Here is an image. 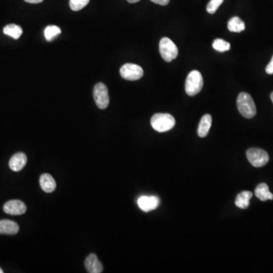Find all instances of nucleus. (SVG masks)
<instances>
[{
  "label": "nucleus",
  "instance_id": "obj_1",
  "mask_svg": "<svg viewBox=\"0 0 273 273\" xmlns=\"http://www.w3.org/2000/svg\"><path fill=\"white\" fill-rule=\"evenodd\" d=\"M237 106L241 116L246 119H252L257 114V108L252 96L245 92L237 96Z\"/></svg>",
  "mask_w": 273,
  "mask_h": 273
},
{
  "label": "nucleus",
  "instance_id": "obj_2",
  "mask_svg": "<svg viewBox=\"0 0 273 273\" xmlns=\"http://www.w3.org/2000/svg\"><path fill=\"white\" fill-rule=\"evenodd\" d=\"M150 123L155 131L163 133L175 127L176 119L169 113H156L152 116Z\"/></svg>",
  "mask_w": 273,
  "mask_h": 273
},
{
  "label": "nucleus",
  "instance_id": "obj_3",
  "mask_svg": "<svg viewBox=\"0 0 273 273\" xmlns=\"http://www.w3.org/2000/svg\"><path fill=\"white\" fill-rule=\"evenodd\" d=\"M203 87V79L201 73L193 70L187 75L185 82V91L188 96H193L200 93Z\"/></svg>",
  "mask_w": 273,
  "mask_h": 273
},
{
  "label": "nucleus",
  "instance_id": "obj_4",
  "mask_svg": "<svg viewBox=\"0 0 273 273\" xmlns=\"http://www.w3.org/2000/svg\"><path fill=\"white\" fill-rule=\"evenodd\" d=\"M159 52L162 58L167 62L174 60L179 55L177 46L168 38H162L159 42Z\"/></svg>",
  "mask_w": 273,
  "mask_h": 273
},
{
  "label": "nucleus",
  "instance_id": "obj_5",
  "mask_svg": "<svg viewBox=\"0 0 273 273\" xmlns=\"http://www.w3.org/2000/svg\"><path fill=\"white\" fill-rule=\"evenodd\" d=\"M246 154L248 161L254 167H263L270 160V156L267 152L260 148H250L247 150Z\"/></svg>",
  "mask_w": 273,
  "mask_h": 273
},
{
  "label": "nucleus",
  "instance_id": "obj_6",
  "mask_svg": "<svg viewBox=\"0 0 273 273\" xmlns=\"http://www.w3.org/2000/svg\"><path fill=\"white\" fill-rule=\"evenodd\" d=\"M93 99L96 106L100 109H105L109 106V96L107 87L103 83H98L93 88Z\"/></svg>",
  "mask_w": 273,
  "mask_h": 273
},
{
  "label": "nucleus",
  "instance_id": "obj_7",
  "mask_svg": "<svg viewBox=\"0 0 273 273\" xmlns=\"http://www.w3.org/2000/svg\"><path fill=\"white\" fill-rule=\"evenodd\" d=\"M120 75L124 79L128 81H137L143 75V70L141 67L136 64H125L120 68Z\"/></svg>",
  "mask_w": 273,
  "mask_h": 273
},
{
  "label": "nucleus",
  "instance_id": "obj_8",
  "mask_svg": "<svg viewBox=\"0 0 273 273\" xmlns=\"http://www.w3.org/2000/svg\"><path fill=\"white\" fill-rule=\"evenodd\" d=\"M3 211L11 216H21L26 213L27 207L21 200H9L4 204Z\"/></svg>",
  "mask_w": 273,
  "mask_h": 273
},
{
  "label": "nucleus",
  "instance_id": "obj_9",
  "mask_svg": "<svg viewBox=\"0 0 273 273\" xmlns=\"http://www.w3.org/2000/svg\"><path fill=\"white\" fill-rule=\"evenodd\" d=\"M159 198L156 196H141L137 200V205L142 211L147 212L156 210L159 205Z\"/></svg>",
  "mask_w": 273,
  "mask_h": 273
},
{
  "label": "nucleus",
  "instance_id": "obj_10",
  "mask_svg": "<svg viewBox=\"0 0 273 273\" xmlns=\"http://www.w3.org/2000/svg\"><path fill=\"white\" fill-rule=\"evenodd\" d=\"M85 265L87 271L89 273H101L103 271L102 264L98 259L97 256L94 254H91L87 257Z\"/></svg>",
  "mask_w": 273,
  "mask_h": 273
},
{
  "label": "nucleus",
  "instance_id": "obj_11",
  "mask_svg": "<svg viewBox=\"0 0 273 273\" xmlns=\"http://www.w3.org/2000/svg\"><path fill=\"white\" fill-rule=\"evenodd\" d=\"M28 162V158L26 155L23 153H15L12 157L10 159L8 166L10 169L13 172H20L26 166Z\"/></svg>",
  "mask_w": 273,
  "mask_h": 273
},
{
  "label": "nucleus",
  "instance_id": "obj_12",
  "mask_svg": "<svg viewBox=\"0 0 273 273\" xmlns=\"http://www.w3.org/2000/svg\"><path fill=\"white\" fill-rule=\"evenodd\" d=\"M40 185L41 189L46 193H52L56 188L55 179L48 173L41 175L40 178Z\"/></svg>",
  "mask_w": 273,
  "mask_h": 273
},
{
  "label": "nucleus",
  "instance_id": "obj_13",
  "mask_svg": "<svg viewBox=\"0 0 273 273\" xmlns=\"http://www.w3.org/2000/svg\"><path fill=\"white\" fill-rule=\"evenodd\" d=\"M19 231V226L11 220H0V234H16Z\"/></svg>",
  "mask_w": 273,
  "mask_h": 273
},
{
  "label": "nucleus",
  "instance_id": "obj_14",
  "mask_svg": "<svg viewBox=\"0 0 273 273\" xmlns=\"http://www.w3.org/2000/svg\"><path fill=\"white\" fill-rule=\"evenodd\" d=\"M212 122H213V119L209 114L204 115L202 117L201 120L199 123L198 129H197L199 136L205 137V136H207L209 132H210V128H211Z\"/></svg>",
  "mask_w": 273,
  "mask_h": 273
},
{
  "label": "nucleus",
  "instance_id": "obj_15",
  "mask_svg": "<svg viewBox=\"0 0 273 273\" xmlns=\"http://www.w3.org/2000/svg\"><path fill=\"white\" fill-rule=\"evenodd\" d=\"M252 192L244 190L237 194L235 199L236 207L240 209H247L250 206V200L252 198Z\"/></svg>",
  "mask_w": 273,
  "mask_h": 273
},
{
  "label": "nucleus",
  "instance_id": "obj_16",
  "mask_svg": "<svg viewBox=\"0 0 273 273\" xmlns=\"http://www.w3.org/2000/svg\"><path fill=\"white\" fill-rule=\"evenodd\" d=\"M255 195L261 201L273 200V194L270 191L269 186L266 183L258 184L255 189Z\"/></svg>",
  "mask_w": 273,
  "mask_h": 273
},
{
  "label": "nucleus",
  "instance_id": "obj_17",
  "mask_svg": "<svg viewBox=\"0 0 273 273\" xmlns=\"http://www.w3.org/2000/svg\"><path fill=\"white\" fill-rule=\"evenodd\" d=\"M228 28L231 32L240 33L245 30V24L238 17H233L228 22Z\"/></svg>",
  "mask_w": 273,
  "mask_h": 273
},
{
  "label": "nucleus",
  "instance_id": "obj_18",
  "mask_svg": "<svg viewBox=\"0 0 273 273\" xmlns=\"http://www.w3.org/2000/svg\"><path fill=\"white\" fill-rule=\"evenodd\" d=\"M3 33L5 35H8L13 39L18 40L22 35L23 30L19 25L11 24V25H6L3 28Z\"/></svg>",
  "mask_w": 273,
  "mask_h": 273
},
{
  "label": "nucleus",
  "instance_id": "obj_19",
  "mask_svg": "<svg viewBox=\"0 0 273 273\" xmlns=\"http://www.w3.org/2000/svg\"><path fill=\"white\" fill-rule=\"evenodd\" d=\"M61 34V29L55 25H50L46 28L44 36L47 41H52Z\"/></svg>",
  "mask_w": 273,
  "mask_h": 273
},
{
  "label": "nucleus",
  "instance_id": "obj_20",
  "mask_svg": "<svg viewBox=\"0 0 273 273\" xmlns=\"http://www.w3.org/2000/svg\"><path fill=\"white\" fill-rule=\"evenodd\" d=\"M213 47L216 51L223 52L229 50L230 48H231V44L227 41H224V40L218 38V39H216L213 41Z\"/></svg>",
  "mask_w": 273,
  "mask_h": 273
},
{
  "label": "nucleus",
  "instance_id": "obj_21",
  "mask_svg": "<svg viewBox=\"0 0 273 273\" xmlns=\"http://www.w3.org/2000/svg\"><path fill=\"white\" fill-rule=\"evenodd\" d=\"M89 2L90 0H70L69 5H70L71 9L78 11L85 8Z\"/></svg>",
  "mask_w": 273,
  "mask_h": 273
},
{
  "label": "nucleus",
  "instance_id": "obj_22",
  "mask_svg": "<svg viewBox=\"0 0 273 273\" xmlns=\"http://www.w3.org/2000/svg\"><path fill=\"white\" fill-rule=\"evenodd\" d=\"M224 0H210L207 5V11L210 14H214L219 7L222 5Z\"/></svg>",
  "mask_w": 273,
  "mask_h": 273
},
{
  "label": "nucleus",
  "instance_id": "obj_23",
  "mask_svg": "<svg viewBox=\"0 0 273 273\" xmlns=\"http://www.w3.org/2000/svg\"><path fill=\"white\" fill-rule=\"evenodd\" d=\"M266 72L269 74V75H273V56L270 63L268 64L267 68H266Z\"/></svg>",
  "mask_w": 273,
  "mask_h": 273
},
{
  "label": "nucleus",
  "instance_id": "obj_24",
  "mask_svg": "<svg viewBox=\"0 0 273 273\" xmlns=\"http://www.w3.org/2000/svg\"><path fill=\"white\" fill-rule=\"evenodd\" d=\"M150 1L160 5H167L170 2V0H150Z\"/></svg>",
  "mask_w": 273,
  "mask_h": 273
},
{
  "label": "nucleus",
  "instance_id": "obj_25",
  "mask_svg": "<svg viewBox=\"0 0 273 273\" xmlns=\"http://www.w3.org/2000/svg\"><path fill=\"white\" fill-rule=\"evenodd\" d=\"M25 2L31 4H38L42 2L44 0H25Z\"/></svg>",
  "mask_w": 273,
  "mask_h": 273
},
{
  "label": "nucleus",
  "instance_id": "obj_26",
  "mask_svg": "<svg viewBox=\"0 0 273 273\" xmlns=\"http://www.w3.org/2000/svg\"><path fill=\"white\" fill-rule=\"evenodd\" d=\"M127 1L130 3H136V2H140V0H127Z\"/></svg>",
  "mask_w": 273,
  "mask_h": 273
},
{
  "label": "nucleus",
  "instance_id": "obj_27",
  "mask_svg": "<svg viewBox=\"0 0 273 273\" xmlns=\"http://www.w3.org/2000/svg\"><path fill=\"white\" fill-rule=\"evenodd\" d=\"M270 98H271V100L273 102V92H272L271 95H270Z\"/></svg>",
  "mask_w": 273,
  "mask_h": 273
},
{
  "label": "nucleus",
  "instance_id": "obj_28",
  "mask_svg": "<svg viewBox=\"0 0 273 273\" xmlns=\"http://www.w3.org/2000/svg\"><path fill=\"white\" fill-rule=\"evenodd\" d=\"M0 273H3V270L1 268H0Z\"/></svg>",
  "mask_w": 273,
  "mask_h": 273
}]
</instances>
